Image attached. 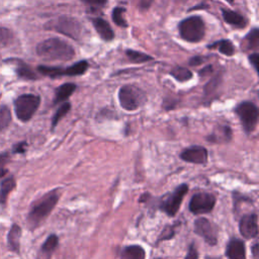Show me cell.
I'll use <instances>...</instances> for the list:
<instances>
[{
  "instance_id": "obj_36",
  "label": "cell",
  "mask_w": 259,
  "mask_h": 259,
  "mask_svg": "<svg viewBox=\"0 0 259 259\" xmlns=\"http://www.w3.org/2000/svg\"><path fill=\"white\" fill-rule=\"evenodd\" d=\"M197 258H198V253L196 251L195 246L192 244L189 247V250H188V253H187L185 259H197Z\"/></svg>"
},
{
  "instance_id": "obj_25",
  "label": "cell",
  "mask_w": 259,
  "mask_h": 259,
  "mask_svg": "<svg viewBox=\"0 0 259 259\" xmlns=\"http://www.w3.org/2000/svg\"><path fill=\"white\" fill-rule=\"evenodd\" d=\"M15 71L19 78H22L25 80H35L37 78L36 74L31 70V68L21 61L17 62Z\"/></svg>"
},
{
  "instance_id": "obj_38",
  "label": "cell",
  "mask_w": 259,
  "mask_h": 259,
  "mask_svg": "<svg viewBox=\"0 0 259 259\" xmlns=\"http://www.w3.org/2000/svg\"><path fill=\"white\" fill-rule=\"evenodd\" d=\"M25 148H26V143L21 142V143H19V144L14 146L13 152L14 153H24L25 152Z\"/></svg>"
},
{
  "instance_id": "obj_41",
  "label": "cell",
  "mask_w": 259,
  "mask_h": 259,
  "mask_svg": "<svg viewBox=\"0 0 259 259\" xmlns=\"http://www.w3.org/2000/svg\"><path fill=\"white\" fill-rule=\"evenodd\" d=\"M211 71H212V66H210V65H208V66H206V67H204L201 71H199V76H205V75H208V74H210L211 73Z\"/></svg>"
},
{
  "instance_id": "obj_24",
  "label": "cell",
  "mask_w": 259,
  "mask_h": 259,
  "mask_svg": "<svg viewBox=\"0 0 259 259\" xmlns=\"http://www.w3.org/2000/svg\"><path fill=\"white\" fill-rule=\"evenodd\" d=\"M170 75L178 82H186L189 81L190 79H192V72L185 68V67H181V66H176L174 67L171 71H170Z\"/></svg>"
},
{
  "instance_id": "obj_13",
  "label": "cell",
  "mask_w": 259,
  "mask_h": 259,
  "mask_svg": "<svg viewBox=\"0 0 259 259\" xmlns=\"http://www.w3.org/2000/svg\"><path fill=\"white\" fill-rule=\"evenodd\" d=\"M226 256L229 259H246L245 243L240 239H232L227 245Z\"/></svg>"
},
{
  "instance_id": "obj_40",
  "label": "cell",
  "mask_w": 259,
  "mask_h": 259,
  "mask_svg": "<svg viewBox=\"0 0 259 259\" xmlns=\"http://www.w3.org/2000/svg\"><path fill=\"white\" fill-rule=\"evenodd\" d=\"M8 160H9V156L7 153L0 154V169L4 168V165L8 162Z\"/></svg>"
},
{
  "instance_id": "obj_3",
  "label": "cell",
  "mask_w": 259,
  "mask_h": 259,
  "mask_svg": "<svg viewBox=\"0 0 259 259\" xmlns=\"http://www.w3.org/2000/svg\"><path fill=\"white\" fill-rule=\"evenodd\" d=\"M180 37L188 42H198L205 34V24L200 16L192 15L182 19L178 24Z\"/></svg>"
},
{
  "instance_id": "obj_30",
  "label": "cell",
  "mask_w": 259,
  "mask_h": 259,
  "mask_svg": "<svg viewBox=\"0 0 259 259\" xmlns=\"http://www.w3.org/2000/svg\"><path fill=\"white\" fill-rule=\"evenodd\" d=\"M11 122V111L7 106L0 107V132L5 130Z\"/></svg>"
},
{
  "instance_id": "obj_29",
  "label": "cell",
  "mask_w": 259,
  "mask_h": 259,
  "mask_svg": "<svg viewBox=\"0 0 259 259\" xmlns=\"http://www.w3.org/2000/svg\"><path fill=\"white\" fill-rule=\"evenodd\" d=\"M124 12H125V8L117 6V7L113 8L112 14H111L113 22L116 25L121 26V27H126L127 26V22H126V20L124 18Z\"/></svg>"
},
{
  "instance_id": "obj_20",
  "label": "cell",
  "mask_w": 259,
  "mask_h": 259,
  "mask_svg": "<svg viewBox=\"0 0 259 259\" xmlns=\"http://www.w3.org/2000/svg\"><path fill=\"white\" fill-rule=\"evenodd\" d=\"M89 64L87 61H79L67 68H64V76H81L88 70Z\"/></svg>"
},
{
  "instance_id": "obj_9",
  "label": "cell",
  "mask_w": 259,
  "mask_h": 259,
  "mask_svg": "<svg viewBox=\"0 0 259 259\" xmlns=\"http://www.w3.org/2000/svg\"><path fill=\"white\" fill-rule=\"evenodd\" d=\"M215 204V196L211 193L201 192L194 194L189 201V210L194 214L207 213Z\"/></svg>"
},
{
  "instance_id": "obj_28",
  "label": "cell",
  "mask_w": 259,
  "mask_h": 259,
  "mask_svg": "<svg viewBox=\"0 0 259 259\" xmlns=\"http://www.w3.org/2000/svg\"><path fill=\"white\" fill-rule=\"evenodd\" d=\"M71 109V103L70 102H65L63 103L55 112V114L53 115L52 118V128H55L56 125L58 124V122L70 111Z\"/></svg>"
},
{
  "instance_id": "obj_10",
  "label": "cell",
  "mask_w": 259,
  "mask_h": 259,
  "mask_svg": "<svg viewBox=\"0 0 259 259\" xmlns=\"http://www.w3.org/2000/svg\"><path fill=\"white\" fill-rule=\"evenodd\" d=\"M194 232L204 239V241L209 245H215L218 241L217 229L213 225L204 218H198L194 222Z\"/></svg>"
},
{
  "instance_id": "obj_22",
  "label": "cell",
  "mask_w": 259,
  "mask_h": 259,
  "mask_svg": "<svg viewBox=\"0 0 259 259\" xmlns=\"http://www.w3.org/2000/svg\"><path fill=\"white\" fill-rule=\"evenodd\" d=\"M259 46V29L254 27L251 29L245 36L244 39V47L245 50H256Z\"/></svg>"
},
{
  "instance_id": "obj_7",
  "label": "cell",
  "mask_w": 259,
  "mask_h": 259,
  "mask_svg": "<svg viewBox=\"0 0 259 259\" xmlns=\"http://www.w3.org/2000/svg\"><path fill=\"white\" fill-rule=\"evenodd\" d=\"M246 133H252L258 123V107L251 101H243L235 109Z\"/></svg>"
},
{
  "instance_id": "obj_19",
  "label": "cell",
  "mask_w": 259,
  "mask_h": 259,
  "mask_svg": "<svg viewBox=\"0 0 259 259\" xmlns=\"http://www.w3.org/2000/svg\"><path fill=\"white\" fill-rule=\"evenodd\" d=\"M145 250L139 245H131L122 249L120 259H145Z\"/></svg>"
},
{
  "instance_id": "obj_16",
  "label": "cell",
  "mask_w": 259,
  "mask_h": 259,
  "mask_svg": "<svg viewBox=\"0 0 259 259\" xmlns=\"http://www.w3.org/2000/svg\"><path fill=\"white\" fill-rule=\"evenodd\" d=\"M58 243H59L58 236L55 234L50 235L41 245L39 252L36 256V259H51L55 249L58 246Z\"/></svg>"
},
{
  "instance_id": "obj_23",
  "label": "cell",
  "mask_w": 259,
  "mask_h": 259,
  "mask_svg": "<svg viewBox=\"0 0 259 259\" xmlns=\"http://www.w3.org/2000/svg\"><path fill=\"white\" fill-rule=\"evenodd\" d=\"M15 185H16V182L12 176L4 179L1 182V184H0V203L1 204L6 202L9 192L15 188Z\"/></svg>"
},
{
  "instance_id": "obj_11",
  "label": "cell",
  "mask_w": 259,
  "mask_h": 259,
  "mask_svg": "<svg viewBox=\"0 0 259 259\" xmlns=\"http://www.w3.org/2000/svg\"><path fill=\"white\" fill-rule=\"evenodd\" d=\"M241 235L246 239L255 238L258 235V217L256 213H248L241 218L239 223Z\"/></svg>"
},
{
  "instance_id": "obj_32",
  "label": "cell",
  "mask_w": 259,
  "mask_h": 259,
  "mask_svg": "<svg viewBox=\"0 0 259 259\" xmlns=\"http://www.w3.org/2000/svg\"><path fill=\"white\" fill-rule=\"evenodd\" d=\"M218 85H219V76H217L215 78L211 79V80L205 85V87H204V92H205V94L211 93V92L218 87Z\"/></svg>"
},
{
  "instance_id": "obj_26",
  "label": "cell",
  "mask_w": 259,
  "mask_h": 259,
  "mask_svg": "<svg viewBox=\"0 0 259 259\" xmlns=\"http://www.w3.org/2000/svg\"><path fill=\"white\" fill-rule=\"evenodd\" d=\"M125 55L132 63H137V64L146 63V62H149V61L153 60V57H151V56H149L145 53L135 51V50H126Z\"/></svg>"
},
{
  "instance_id": "obj_6",
  "label": "cell",
  "mask_w": 259,
  "mask_h": 259,
  "mask_svg": "<svg viewBox=\"0 0 259 259\" xmlns=\"http://www.w3.org/2000/svg\"><path fill=\"white\" fill-rule=\"evenodd\" d=\"M47 27L74 39H79L82 34V24L71 16H61L48 23Z\"/></svg>"
},
{
  "instance_id": "obj_12",
  "label": "cell",
  "mask_w": 259,
  "mask_h": 259,
  "mask_svg": "<svg viewBox=\"0 0 259 259\" xmlns=\"http://www.w3.org/2000/svg\"><path fill=\"white\" fill-rule=\"evenodd\" d=\"M207 157L206 149L201 146H191L180 153V158L183 161L194 164H205Z\"/></svg>"
},
{
  "instance_id": "obj_27",
  "label": "cell",
  "mask_w": 259,
  "mask_h": 259,
  "mask_svg": "<svg viewBox=\"0 0 259 259\" xmlns=\"http://www.w3.org/2000/svg\"><path fill=\"white\" fill-rule=\"evenodd\" d=\"M37 70L44 76H48L50 78H59L64 76V68L61 67H52V66H38Z\"/></svg>"
},
{
  "instance_id": "obj_5",
  "label": "cell",
  "mask_w": 259,
  "mask_h": 259,
  "mask_svg": "<svg viewBox=\"0 0 259 259\" xmlns=\"http://www.w3.org/2000/svg\"><path fill=\"white\" fill-rule=\"evenodd\" d=\"M40 103L38 95L34 94H22L18 96L14 101V110L17 118L21 121H28Z\"/></svg>"
},
{
  "instance_id": "obj_1",
  "label": "cell",
  "mask_w": 259,
  "mask_h": 259,
  "mask_svg": "<svg viewBox=\"0 0 259 259\" xmlns=\"http://www.w3.org/2000/svg\"><path fill=\"white\" fill-rule=\"evenodd\" d=\"M60 196L61 189L57 188L46 193L39 199L33 202L26 219L27 225L30 229H35L44 223L58 203Z\"/></svg>"
},
{
  "instance_id": "obj_35",
  "label": "cell",
  "mask_w": 259,
  "mask_h": 259,
  "mask_svg": "<svg viewBox=\"0 0 259 259\" xmlns=\"http://www.w3.org/2000/svg\"><path fill=\"white\" fill-rule=\"evenodd\" d=\"M174 235V228L173 227H168L166 228L162 233H161V236H160V240H166V239H170L172 238Z\"/></svg>"
},
{
  "instance_id": "obj_37",
  "label": "cell",
  "mask_w": 259,
  "mask_h": 259,
  "mask_svg": "<svg viewBox=\"0 0 259 259\" xmlns=\"http://www.w3.org/2000/svg\"><path fill=\"white\" fill-rule=\"evenodd\" d=\"M203 60H204L203 57L195 56V57H193V58H191L189 60V65L190 66H198V65H200V64H202L204 62Z\"/></svg>"
},
{
  "instance_id": "obj_15",
  "label": "cell",
  "mask_w": 259,
  "mask_h": 259,
  "mask_svg": "<svg viewBox=\"0 0 259 259\" xmlns=\"http://www.w3.org/2000/svg\"><path fill=\"white\" fill-rule=\"evenodd\" d=\"M222 15H223L225 22H227L228 24H230L234 27H237V28H244L248 23L247 19L243 15H241L240 13H238L236 11L230 10V9L223 8Z\"/></svg>"
},
{
  "instance_id": "obj_17",
  "label": "cell",
  "mask_w": 259,
  "mask_h": 259,
  "mask_svg": "<svg viewBox=\"0 0 259 259\" xmlns=\"http://www.w3.org/2000/svg\"><path fill=\"white\" fill-rule=\"evenodd\" d=\"M20 237H21V228L18 225L13 224L11 226L8 236H7V243H8V248L10 251L19 253Z\"/></svg>"
},
{
  "instance_id": "obj_14",
  "label": "cell",
  "mask_w": 259,
  "mask_h": 259,
  "mask_svg": "<svg viewBox=\"0 0 259 259\" xmlns=\"http://www.w3.org/2000/svg\"><path fill=\"white\" fill-rule=\"evenodd\" d=\"M91 22H92L96 32L99 34V36L103 40L110 41L114 38V32L106 20H104L103 18H100V17H93V18H91Z\"/></svg>"
},
{
  "instance_id": "obj_2",
  "label": "cell",
  "mask_w": 259,
  "mask_h": 259,
  "mask_svg": "<svg viewBox=\"0 0 259 259\" xmlns=\"http://www.w3.org/2000/svg\"><path fill=\"white\" fill-rule=\"evenodd\" d=\"M36 54L47 61H69L75 57V50L69 42L52 37L37 45Z\"/></svg>"
},
{
  "instance_id": "obj_33",
  "label": "cell",
  "mask_w": 259,
  "mask_h": 259,
  "mask_svg": "<svg viewBox=\"0 0 259 259\" xmlns=\"http://www.w3.org/2000/svg\"><path fill=\"white\" fill-rule=\"evenodd\" d=\"M85 4L89 5L90 7L93 8H101L104 7L105 4L107 3V0H82Z\"/></svg>"
},
{
  "instance_id": "obj_39",
  "label": "cell",
  "mask_w": 259,
  "mask_h": 259,
  "mask_svg": "<svg viewBox=\"0 0 259 259\" xmlns=\"http://www.w3.org/2000/svg\"><path fill=\"white\" fill-rule=\"evenodd\" d=\"M153 1L154 0H139V2H138V5H139V7L141 8V9H148L151 5H152V3H153Z\"/></svg>"
},
{
  "instance_id": "obj_21",
  "label": "cell",
  "mask_w": 259,
  "mask_h": 259,
  "mask_svg": "<svg viewBox=\"0 0 259 259\" xmlns=\"http://www.w3.org/2000/svg\"><path fill=\"white\" fill-rule=\"evenodd\" d=\"M208 49H217L221 54L225 56H233L235 54V48L231 40L221 39L207 47Z\"/></svg>"
},
{
  "instance_id": "obj_18",
  "label": "cell",
  "mask_w": 259,
  "mask_h": 259,
  "mask_svg": "<svg viewBox=\"0 0 259 259\" xmlns=\"http://www.w3.org/2000/svg\"><path fill=\"white\" fill-rule=\"evenodd\" d=\"M76 90V84L74 83H64L57 88L54 98V104L68 99Z\"/></svg>"
},
{
  "instance_id": "obj_43",
  "label": "cell",
  "mask_w": 259,
  "mask_h": 259,
  "mask_svg": "<svg viewBox=\"0 0 259 259\" xmlns=\"http://www.w3.org/2000/svg\"><path fill=\"white\" fill-rule=\"evenodd\" d=\"M225 1H227V2H229V3H233V0H225Z\"/></svg>"
},
{
  "instance_id": "obj_44",
  "label": "cell",
  "mask_w": 259,
  "mask_h": 259,
  "mask_svg": "<svg viewBox=\"0 0 259 259\" xmlns=\"http://www.w3.org/2000/svg\"><path fill=\"white\" fill-rule=\"evenodd\" d=\"M0 96H1V94H0Z\"/></svg>"
},
{
  "instance_id": "obj_34",
  "label": "cell",
  "mask_w": 259,
  "mask_h": 259,
  "mask_svg": "<svg viewBox=\"0 0 259 259\" xmlns=\"http://www.w3.org/2000/svg\"><path fill=\"white\" fill-rule=\"evenodd\" d=\"M250 64L253 66V68L255 69V71L258 72V63H259V54L258 53H253L251 55H249L248 57Z\"/></svg>"
},
{
  "instance_id": "obj_8",
  "label": "cell",
  "mask_w": 259,
  "mask_h": 259,
  "mask_svg": "<svg viewBox=\"0 0 259 259\" xmlns=\"http://www.w3.org/2000/svg\"><path fill=\"white\" fill-rule=\"evenodd\" d=\"M187 191H188L187 184L179 185L173 192H171L170 194H168L162 199L160 203V208L164 212H166L168 215L174 217L177 213L181 205V202L183 200V197L187 193Z\"/></svg>"
},
{
  "instance_id": "obj_31",
  "label": "cell",
  "mask_w": 259,
  "mask_h": 259,
  "mask_svg": "<svg viewBox=\"0 0 259 259\" xmlns=\"http://www.w3.org/2000/svg\"><path fill=\"white\" fill-rule=\"evenodd\" d=\"M12 38V32L8 28L0 27V46H7Z\"/></svg>"
},
{
  "instance_id": "obj_42",
  "label": "cell",
  "mask_w": 259,
  "mask_h": 259,
  "mask_svg": "<svg viewBox=\"0 0 259 259\" xmlns=\"http://www.w3.org/2000/svg\"><path fill=\"white\" fill-rule=\"evenodd\" d=\"M253 256L255 259H258V252H259V249H258V242H255V244L253 245Z\"/></svg>"
},
{
  "instance_id": "obj_4",
  "label": "cell",
  "mask_w": 259,
  "mask_h": 259,
  "mask_svg": "<svg viewBox=\"0 0 259 259\" xmlns=\"http://www.w3.org/2000/svg\"><path fill=\"white\" fill-rule=\"evenodd\" d=\"M146 93L135 85H123L118 90L120 106L128 111L138 109L146 102Z\"/></svg>"
}]
</instances>
